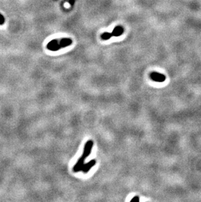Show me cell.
Returning a JSON list of instances; mask_svg holds the SVG:
<instances>
[{"label": "cell", "instance_id": "cell-1", "mask_svg": "<svg viewBox=\"0 0 201 202\" xmlns=\"http://www.w3.org/2000/svg\"><path fill=\"white\" fill-rule=\"evenodd\" d=\"M93 145H94V142L91 141V140H89V141H88L86 143V144H85L84 147L82 155L80 158L78 160L77 164L73 167V171L74 172H75V173L79 172L82 170V168L83 166L84 165L85 160H86V159L90 156V155L91 154Z\"/></svg>", "mask_w": 201, "mask_h": 202}, {"label": "cell", "instance_id": "cell-2", "mask_svg": "<svg viewBox=\"0 0 201 202\" xmlns=\"http://www.w3.org/2000/svg\"><path fill=\"white\" fill-rule=\"evenodd\" d=\"M72 43L73 41L70 38L53 39L47 44L46 48L51 51H57L63 48L70 46Z\"/></svg>", "mask_w": 201, "mask_h": 202}, {"label": "cell", "instance_id": "cell-3", "mask_svg": "<svg viewBox=\"0 0 201 202\" xmlns=\"http://www.w3.org/2000/svg\"><path fill=\"white\" fill-rule=\"evenodd\" d=\"M95 164H96V160H95V159L91 160L89 162H88L87 164H84V165L83 166L81 171L84 173H87L95 165Z\"/></svg>", "mask_w": 201, "mask_h": 202}, {"label": "cell", "instance_id": "cell-4", "mask_svg": "<svg viewBox=\"0 0 201 202\" xmlns=\"http://www.w3.org/2000/svg\"><path fill=\"white\" fill-rule=\"evenodd\" d=\"M150 78L153 81H156V82H163L165 80V76L164 75H162L161 73H156V72H153L150 74Z\"/></svg>", "mask_w": 201, "mask_h": 202}, {"label": "cell", "instance_id": "cell-5", "mask_svg": "<svg viewBox=\"0 0 201 202\" xmlns=\"http://www.w3.org/2000/svg\"><path fill=\"white\" fill-rule=\"evenodd\" d=\"M124 32V28L121 26H118L115 27L112 33H110V35L112 37H119L121 36Z\"/></svg>", "mask_w": 201, "mask_h": 202}, {"label": "cell", "instance_id": "cell-6", "mask_svg": "<svg viewBox=\"0 0 201 202\" xmlns=\"http://www.w3.org/2000/svg\"><path fill=\"white\" fill-rule=\"evenodd\" d=\"M5 23V18L1 14H0V25H3Z\"/></svg>", "mask_w": 201, "mask_h": 202}, {"label": "cell", "instance_id": "cell-7", "mask_svg": "<svg viewBox=\"0 0 201 202\" xmlns=\"http://www.w3.org/2000/svg\"><path fill=\"white\" fill-rule=\"evenodd\" d=\"M130 201H139V197L138 196H135L133 198H132V199L130 200Z\"/></svg>", "mask_w": 201, "mask_h": 202}, {"label": "cell", "instance_id": "cell-8", "mask_svg": "<svg viewBox=\"0 0 201 202\" xmlns=\"http://www.w3.org/2000/svg\"><path fill=\"white\" fill-rule=\"evenodd\" d=\"M69 3H70V4H71V5H73L74 3V0H69Z\"/></svg>", "mask_w": 201, "mask_h": 202}]
</instances>
